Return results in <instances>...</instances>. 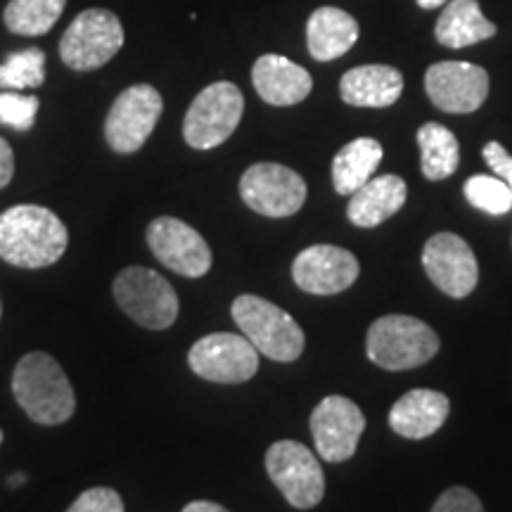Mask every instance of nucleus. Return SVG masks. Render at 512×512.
Returning a JSON list of instances; mask_svg holds the SVG:
<instances>
[{"instance_id":"1","label":"nucleus","mask_w":512,"mask_h":512,"mask_svg":"<svg viewBox=\"0 0 512 512\" xmlns=\"http://www.w3.org/2000/svg\"><path fill=\"white\" fill-rule=\"evenodd\" d=\"M62 219L38 204H17L0 214V259L17 268L53 266L67 252Z\"/></svg>"},{"instance_id":"2","label":"nucleus","mask_w":512,"mask_h":512,"mask_svg":"<svg viewBox=\"0 0 512 512\" xmlns=\"http://www.w3.org/2000/svg\"><path fill=\"white\" fill-rule=\"evenodd\" d=\"M12 394L38 425H64L76 411L74 387L60 363L43 351H31L15 366Z\"/></svg>"},{"instance_id":"3","label":"nucleus","mask_w":512,"mask_h":512,"mask_svg":"<svg viewBox=\"0 0 512 512\" xmlns=\"http://www.w3.org/2000/svg\"><path fill=\"white\" fill-rule=\"evenodd\" d=\"M233 320L259 354L290 363L302 356L306 337L290 313L256 294H242L233 302Z\"/></svg>"},{"instance_id":"4","label":"nucleus","mask_w":512,"mask_h":512,"mask_svg":"<svg viewBox=\"0 0 512 512\" xmlns=\"http://www.w3.org/2000/svg\"><path fill=\"white\" fill-rule=\"evenodd\" d=\"M366 351L370 361L384 370H411L437 356L439 335L425 320L392 313L370 325Z\"/></svg>"},{"instance_id":"5","label":"nucleus","mask_w":512,"mask_h":512,"mask_svg":"<svg viewBox=\"0 0 512 512\" xmlns=\"http://www.w3.org/2000/svg\"><path fill=\"white\" fill-rule=\"evenodd\" d=\"M119 309L138 325L166 330L178 318V297L164 275L145 266H128L114 280Z\"/></svg>"},{"instance_id":"6","label":"nucleus","mask_w":512,"mask_h":512,"mask_svg":"<svg viewBox=\"0 0 512 512\" xmlns=\"http://www.w3.org/2000/svg\"><path fill=\"white\" fill-rule=\"evenodd\" d=\"M245 98L235 83L216 81L192 100L183 121L185 143L195 150H214L226 143L238 128Z\"/></svg>"},{"instance_id":"7","label":"nucleus","mask_w":512,"mask_h":512,"mask_svg":"<svg viewBox=\"0 0 512 512\" xmlns=\"http://www.w3.org/2000/svg\"><path fill=\"white\" fill-rule=\"evenodd\" d=\"M124 46V27L110 10H86L69 24L60 41V57L74 72H93Z\"/></svg>"},{"instance_id":"8","label":"nucleus","mask_w":512,"mask_h":512,"mask_svg":"<svg viewBox=\"0 0 512 512\" xmlns=\"http://www.w3.org/2000/svg\"><path fill=\"white\" fill-rule=\"evenodd\" d=\"M266 470L271 482L292 508L311 510L325 496V475L311 448L292 439L275 441L266 453Z\"/></svg>"},{"instance_id":"9","label":"nucleus","mask_w":512,"mask_h":512,"mask_svg":"<svg viewBox=\"0 0 512 512\" xmlns=\"http://www.w3.org/2000/svg\"><path fill=\"white\" fill-rule=\"evenodd\" d=\"M304 178L290 166L261 162L249 166L240 178V197L249 209L268 219H287L306 202Z\"/></svg>"},{"instance_id":"10","label":"nucleus","mask_w":512,"mask_h":512,"mask_svg":"<svg viewBox=\"0 0 512 512\" xmlns=\"http://www.w3.org/2000/svg\"><path fill=\"white\" fill-rule=\"evenodd\" d=\"M164 100L155 86L138 83L126 88L114 100L110 114L105 121L107 145L119 155H133L147 143L155 131L159 117H162Z\"/></svg>"},{"instance_id":"11","label":"nucleus","mask_w":512,"mask_h":512,"mask_svg":"<svg viewBox=\"0 0 512 512\" xmlns=\"http://www.w3.org/2000/svg\"><path fill=\"white\" fill-rule=\"evenodd\" d=\"M188 363L192 373L209 382L240 384L252 380L259 370V351L245 335L214 332L192 344Z\"/></svg>"},{"instance_id":"12","label":"nucleus","mask_w":512,"mask_h":512,"mask_svg":"<svg viewBox=\"0 0 512 512\" xmlns=\"http://www.w3.org/2000/svg\"><path fill=\"white\" fill-rule=\"evenodd\" d=\"M363 430H366V415L347 396H328L311 413L316 451L328 463H344L354 456Z\"/></svg>"},{"instance_id":"13","label":"nucleus","mask_w":512,"mask_h":512,"mask_svg":"<svg viewBox=\"0 0 512 512\" xmlns=\"http://www.w3.org/2000/svg\"><path fill=\"white\" fill-rule=\"evenodd\" d=\"M147 245L159 264L185 278H202L211 268V249L195 228L174 216H159L147 228Z\"/></svg>"},{"instance_id":"14","label":"nucleus","mask_w":512,"mask_h":512,"mask_svg":"<svg viewBox=\"0 0 512 512\" xmlns=\"http://www.w3.org/2000/svg\"><path fill=\"white\" fill-rule=\"evenodd\" d=\"M425 91L441 112L472 114L489 95V74L479 64L437 62L427 69Z\"/></svg>"},{"instance_id":"15","label":"nucleus","mask_w":512,"mask_h":512,"mask_svg":"<svg viewBox=\"0 0 512 512\" xmlns=\"http://www.w3.org/2000/svg\"><path fill=\"white\" fill-rule=\"evenodd\" d=\"M422 266L437 290L453 299H465L477 287V256L456 233L432 235L422 249Z\"/></svg>"},{"instance_id":"16","label":"nucleus","mask_w":512,"mask_h":512,"mask_svg":"<svg viewBox=\"0 0 512 512\" xmlns=\"http://www.w3.org/2000/svg\"><path fill=\"white\" fill-rule=\"evenodd\" d=\"M356 256L342 247L313 245L299 252L292 264V278L299 290L309 294H339L349 290L358 278Z\"/></svg>"},{"instance_id":"17","label":"nucleus","mask_w":512,"mask_h":512,"mask_svg":"<svg viewBox=\"0 0 512 512\" xmlns=\"http://www.w3.org/2000/svg\"><path fill=\"white\" fill-rule=\"evenodd\" d=\"M252 83L259 98L273 107H292L311 95L313 79L302 64L283 55H261L254 62Z\"/></svg>"},{"instance_id":"18","label":"nucleus","mask_w":512,"mask_h":512,"mask_svg":"<svg viewBox=\"0 0 512 512\" xmlns=\"http://www.w3.org/2000/svg\"><path fill=\"white\" fill-rule=\"evenodd\" d=\"M448 413H451V401L446 394L434 389H413L392 406L389 427L403 439L420 441L441 430Z\"/></svg>"},{"instance_id":"19","label":"nucleus","mask_w":512,"mask_h":512,"mask_svg":"<svg viewBox=\"0 0 512 512\" xmlns=\"http://www.w3.org/2000/svg\"><path fill=\"white\" fill-rule=\"evenodd\" d=\"M339 93L351 107H392L403 93V74L389 64H363L342 76Z\"/></svg>"},{"instance_id":"20","label":"nucleus","mask_w":512,"mask_h":512,"mask_svg":"<svg viewBox=\"0 0 512 512\" xmlns=\"http://www.w3.org/2000/svg\"><path fill=\"white\" fill-rule=\"evenodd\" d=\"M408 188L406 181L394 174L373 176L349 197L347 216L358 228H377L380 223L399 214L406 204Z\"/></svg>"},{"instance_id":"21","label":"nucleus","mask_w":512,"mask_h":512,"mask_svg":"<svg viewBox=\"0 0 512 512\" xmlns=\"http://www.w3.org/2000/svg\"><path fill=\"white\" fill-rule=\"evenodd\" d=\"M358 41V22L349 12L332 8H318L306 24V46L313 60L330 62L347 55Z\"/></svg>"},{"instance_id":"22","label":"nucleus","mask_w":512,"mask_h":512,"mask_svg":"<svg viewBox=\"0 0 512 512\" xmlns=\"http://www.w3.org/2000/svg\"><path fill=\"white\" fill-rule=\"evenodd\" d=\"M496 24L482 15L477 0H451L434 27V36L446 48H467L496 36Z\"/></svg>"},{"instance_id":"23","label":"nucleus","mask_w":512,"mask_h":512,"mask_svg":"<svg viewBox=\"0 0 512 512\" xmlns=\"http://www.w3.org/2000/svg\"><path fill=\"white\" fill-rule=\"evenodd\" d=\"M384 157L382 145L375 138H356L332 159V185L339 195H354L377 171Z\"/></svg>"},{"instance_id":"24","label":"nucleus","mask_w":512,"mask_h":512,"mask_svg":"<svg viewBox=\"0 0 512 512\" xmlns=\"http://www.w3.org/2000/svg\"><path fill=\"white\" fill-rule=\"evenodd\" d=\"M420 166L427 181H444L453 176L460 164V145L456 133L437 121H427L418 128Z\"/></svg>"},{"instance_id":"25","label":"nucleus","mask_w":512,"mask_h":512,"mask_svg":"<svg viewBox=\"0 0 512 512\" xmlns=\"http://www.w3.org/2000/svg\"><path fill=\"white\" fill-rule=\"evenodd\" d=\"M67 0H10L3 12L5 27L17 36H43L62 17Z\"/></svg>"},{"instance_id":"26","label":"nucleus","mask_w":512,"mask_h":512,"mask_svg":"<svg viewBox=\"0 0 512 512\" xmlns=\"http://www.w3.org/2000/svg\"><path fill=\"white\" fill-rule=\"evenodd\" d=\"M46 81V53L41 48H27L10 55L0 64V88L3 91H27Z\"/></svg>"},{"instance_id":"27","label":"nucleus","mask_w":512,"mask_h":512,"mask_svg":"<svg viewBox=\"0 0 512 512\" xmlns=\"http://www.w3.org/2000/svg\"><path fill=\"white\" fill-rule=\"evenodd\" d=\"M465 200L491 216H503L512 209V190L498 176H470L463 185Z\"/></svg>"},{"instance_id":"28","label":"nucleus","mask_w":512,"mask_h":512,"mask_svg":"<svg viewBox=\"0 0 512 512\" xmlns=\"http://www.w3.org/2000/svg\"><path fill=\"white\" fill-rule=\"evenodd\" d=\"M38 98L34 95H19L17 91L0 93V124L15 128V131H31L36 124Z\"/></svg>"},{"instance_id":"29","label":"nucleus","mask_w":512,"mask_h":512,"mask_svg":"<svg viewBox=\"0 0 512 512\" xmlns=\"http://www.w3.org/2000/svg\"><path fill=\"white\" fill-rule=\"evenodd\" d=\"M67 512H124V501H121V496L114 489L95 486V489L83 491V494L69 505Z\"/></svg>"},{"instance_id":"30","label":"nucleus","mask_w":512,"mask_h":512,"mask_svg":"<svg viewBox=\"0 0 512 512\" xmlns=\"http://www.w3.org/2000/svg\"><path fill=\"white\" fill-rule=\"evenodd\" d=\"M430 512H484V505L465 486H451L437 498Z\"/></svg>"},{"instance_id":"31","label":"nucleus","mask_w":512,"mask_h":512,"mask_svg":"<svg viewBox=\"0 0 512 512\" xmlns=\"http://www.w3.org/2000/svg\"><path fill=\"white\" fill-rule=\"evenodd\" d=\"M482 157H484V162L489 164V169L494 171V176L505 181V185L512 190V155L510 152L505 150L501 143L491 140V143L484 145Z\"/></svg>"},{"instance_id":"32","label":"nucleus","mask_w":512,"mask_h":512,"mask_svg":"<svg viewBox=\"0 0 512 512\" xmlns=\"http://www.w3.org/2000/svg\"><path fill=\"white\" fill-rule=\"evenodd\" d=\"M12 176H15V155H12L8 140L0 138V190L12 181Z\"/></svg>"},{"instance_id":"33","label":"nucleus","mask_w":512,"mask_h":512,"mask_svg":"<svg viewBox=\"0 0 512 512\" xmlns=\"http://www.w3.org/2000/svg\"><path fill=\"white\" fill-rule=\"evenodd\" d=\"M183 512H230V510H226L223 505L214 501H192L185 505Z\"/></svg>"},{"instance_id":"34","label":"nucleus","mask_w":512,"mask_h":512,"mask_svg":"<svg viewBox=\"0 0 512 512\" xmlns=\"http://www.w3.org/2000/svg\"><path fill=\"white\" fill-rule=\"evenodd\" d=\"M448 0H418V5L422 10H437L441 5H446Z\"/></svg>"},{"instance_id":"35","label":"nucleus","mask_w":512,"mask_h":512,"mask_svg":"<svg viewBox=\"0 0 512 512\" xmlns=\"http://www.w3.org/2000/svg\"><path fill=\"white\" fill-rule=\"evenodd\" d=\"M24 482V475H15V477H10V486H17V484H22Z\"/></svg>"},{"instance_id":"36","label":"nucleus","mask_w":512,"mask_h":512,"mask_svg":"<svg viewBox=\"0 0 512 512\" xmlns=\"http://www.w3.org/2000/svg\"><path fill=\"white\" fill-rule=\"evenodd\" d=\"M0 444H3V430H0Z\"/></svg>"},{"instance_id":"37","label":"nucleus","mask_w":512,"mask_h":512,"mask_svg":"<svg viewBox=\"0 0 512 512\" xmlns=\"http://www.w3.org/2000/svg\"><path fill=\"white\" fill-rule=\"evenodd\" d=\"M0 316H3V304H0Z\"/></svg>"}]
</instances>
